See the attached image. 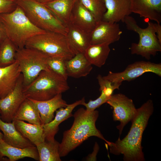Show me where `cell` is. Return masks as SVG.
I'll return each mask as SVG.
<instances>
[{"mask_svg":"<svg viewBox=\"0 0 161 161\" xmlns=\"http://www.w3.org/2000/svg\"><path fill=\"white\" fill-rule=\"evenodd\" d=\"M97 78L100 86L99 90L108 97L110 98L114 90L119 89L121 84L113 83L105 79L100 75H98Z\"/></svg>","mask_w":161,"mask_h":161,"instance_id":"4dcf8cb0","label":"cell"},{"mask_svg":"<svg viewBox=\"0 0 161 161\" xmlns=\"http://www.w3.org/2000/svg\"><path fill=\"white\" fill-rule=\"evenodd\" d=\"M85 102L84 97L72 104H68L65 108H61L55 112L56 115L49 123L43 125L44 137L45 140L53 141L55 136L59 130V126L64 121L73 116L72 112L74 109L79 105H83Z\"/></svg>","mask_w":161,"mask_h":161,"instance_id":"4fadbf2b","label":"cell"},{"mask_svg":"<svg viewBox=\"0 0 161 161\" xmlns=\"http://www.w3.org/2000/svg\"><path fill=\"white\" fill-rule=\"evenodd\" d=\"M2 158L0 157V161L1 160Z\"/></svg>","mask_w":161,"mask_h":161,"instance_id":"f35d334b","label":"cell"},{"mask_svg":"<svg viewBox=\"0 0 161 161\" xmlns=\"http://www.w3.org/2000/svg\"><path fill=\"white\" fill-rule=\"evenodd\" d=\"M93 15L97 22L102 20L106 11L104 0H79Z\"/></svg>","mask_w":161,"mask_h":161,"instance_id":"f1b7e54d","label":"cell"},{"mask_svg":"<svg viewBox=\"0 0 161 161\" xmlns=\"http://www.w3.org/2000/svg\"><path fill=\"white\" fill-rule=\"evenodd\" d=\"M110 98L103 93H101L100 96L95 100H90L88 103L84 102L83 105L86 107V110L88 112H92L95 110L97 108L106 102Z\"/></svg>","mask_w":161,"mask_h":161,"instance_id":"1f68e13d","label":"cell"},{"mask_svg":"<svg viewBox=\"0 0 161 161\" xmlns=\"http://www.w3.org/2000/svg\"><path fill=\"white\" fill-rule=\"evenodd\" d=\"M74 121L71 128L63 133L60 143V157H65L91 136L96 137L105 141L109 146L111 142L105 139L96 126L99 116L96 110L88 112L83 108L79 109L73 115Z\"/></svg>","mask_w":161,"mask_h":161,"instance_id":"7a4b0ae2","label":"cell"},{"mask_svg":"<svg viewBox=\"0 0 161 161\" xmlns=\"http://www.w3.org/2000/svg\"><path fill=\"white\" fill-rule=\"evenodd\" d=\"M60 143L53 141L44 140L35 146L38 151L39 161H61L59 149Z\"/></svg>","mask_w":161,"mask_h":161,"instance_id":"4316f807","label":"cell"},{"mask_svg":"<svg viewBox=\"0 0 161 161\" xmlns=\"http://www.w3.org/2000/svg\"><path fill=\"white\" fill-rule=\"evenodd\" d=\"M17 6L15 0H0V14L10 13Z\"/></svg>","mask_w":161,"mask_h":161,"instance_id":"d6a6232c","label":"cell"},{"mask_svg":"<svg viewBox=\"0 0 161 161\" xmlns=\"http://www.w3.org/2000/svg\"><path fill=\"white\" fill-rule=\"evenodd\" d=\"M31 100L39 112L42 125L51 121L54 118V112L60 108L65 107L68 105L63 99L62 94H58L53 98L46 100Z\"/></svg>","mask_w":161,"mask_h":161,"instance_id":"ac0fdd59","label":"cell"},{"mask_svg":"<svg viewBox=\"0 0 161 161\" xmlns=\"http://www.w3.org/2000/svg\"><path fill=\"white\" fill-rule=\"evenodd\" d=\"M99 149V145L97 142H95L92 153L86 157L87 161H96V156Z\"/></svg>","mask_w":161,"mask_h":161,"instance_id":"836d02e7","label":"cell"},{"mask_svg":"<svg viewBox=\"0 0 161 161\" xmlns=\"http://www.w3.org/2000/svg\"><path fill=\"white\" fill-rule=\"evenodd\" d=\"M78 0H55L44 5L61 22L66 26L70 23L72 13Z\"/></svg>","mask_w":161,"mask_h":161,"instance_id":"603a6c76","label":"cell"},{"mask_svg":"<svg viewBox=\"0 0 161 161\" xmlns=\"http://www.w3.org/2000/svg\"><path fill=\"white\" fill-rule=\"evenodd\" d=\"M13 120L16 129L35 146L45 140L43 125L28 123L21 120Z\"/></svg>","mask_w":161,"mask_h":161,"instance_id":"cb8c5ba5","label":"cell"},{"mask_svg":"<svg viewBox=\"0 0 161 161\" xmlns=\"http://www.w3.org/2000/svg\"><path fill=\"white\" fill-rule=\"evenodd\" d=\"M156 34L158 39L161 43V25L160 23H157Z\"/></svg>","mask_w":161,"mask_h":161,"instance_id":"d590c367","label":"cell"},{"mask_svg":"<svg viewBox=\"0 0 161 161\" xmlns=\"http://www.w3.org/2000/svg\"><path fill=\"white\" fill-rule=\"evenodd\" d=\"M25 47L37 49L49 56L59 57L65 60L75 55L66 36L53 32L47 31L32 37L27 41Z\"/></svg>","mask_w":161,"mask_h":161,"instance_id":"52a82bcc","label":"cell"},{"mask_svg":"<svg viewBox=\"0 0 161 161\" xmlns=\"http://www.w3.org/2000/svg\"><path fill=\"white\" fill-rule=\"evenodd\" d=\"M69 88L67 80L51 70L42 71L29 84L23 86L27 98L37 101L51 99Z\"/></svg>","mask_w":161,"mask_h":161,"instance_id":"277c9868","label":"cell"},{"mask_svg":"<svg viewBox=\"0 0 161 161\" xmlns=\"http://www.w3.org/2000/svg\"><path fill=\"white\" fill-rule=\"evenodd\" d=\"M106 103L113 109L114 120L120 122L117 126L120 135L124 126L135 116L137 109L131 99L121 93L112 94Z\"/></svg>","mask_w":161,"mask_h":161,"instance_id":"30bf717a","label":"cell"},{"mask_svg":"<svg viewBox=\"0 0 161 161\" xmlns=\"http://www.w3.org/2000/svg\"><path fill=\"white\" fill-rule=\"evenodd\" d=\"M41 3L44 4L55 0H34Z\"/></svg>","mask_w":161,"mask_h":161,"instance_id":"8d00e7d4","label":"cell"},{"mask_svg":"<svg viewBox=\"0 0 161 161\" xmlns=\"http://www.w3.org/2000/svg\"><path fill=\"white\" fill-rule=\"evenodd\" d=\"M30 21L37 27L46 31L66 35V26L59 21L43 4L34 0H15Z\"/></svg>","mask_w":161,"mask_h":161,"instance_id":"8992f818","label":"cell"},{"mask_svg":"<svg viewBox=\"0 0 161 161\" xmlns=\"http://www.w3.org/2000/svg\"><path fill=\"white\" fill-rule=\"evenodd\" d=\"M14 120L26 121L32 124L41 125L38 110L33 101L28 98H26L21 105Z\"/></svg>","mask_w":161,"mask_h":161,"instance_id":"484cf974","label":"cell"},{"mask_svg":"<svg viewBox=\"0 0 161 161\" xmlns=\"http://www.w3.org/2000/svg\"><path fill=\"white\" fill-rule=\"evenodd\" d=\"M17 48L7 38L0 43V66H5L14 62Z\"/></svg>","mask_w":161,"mask_h":161,"instance_id":"83f0119b","label":"cell"},{"mask_svg":"<svg viewBox=\"0 0 161 161\" xmlns=\"http://www.w3.org/2000/svg\"><path fill=\"white\" fill-rule=\"evenodd\" d=\"M3 133H1L0 131V140L1 139H2L3 138Z\"/></svg>","mask_w":161,"mask_h":161,"instance_id":"74e56055","label":"cell"},{"mask_svg":"<svg viewBox=\"0 0 161 161\" xmlns=\"http://www.w3.org/2000/svg\"><path fill=\"white\" fill-rule=\"evenodd\" d=\"M67 26L68 32L66 37L72 51L75 55L78 53L84 54L90 44L89 34L71 23Z\"/></svg>","mask_w":161,"mask_h":161,"instance_id":"ffe728a7","label":"cell"},{"mask_svg":"<svg viewBox=\"0 0 161 161\" xmlns=\"http://www.w3.org/2000/svg\"><path fill=\"white\" fill-rule=\"evenodd\" d=\"M110 44L106 43L90 44L84 55L92 65L101 67L106 63L110 51Z\"/></svg>","mask_w":161,"mask_h":161,"instance_id":"d4e9b609","label":"cell"},{"mask_svg":"<svg viewBox=\"0 0 161 161\" xmlns=\"http://www.w3.org/2000/svg\"><path fill=\"white\" fill-rule=\"evenodd\" d=\"M126 28L137 33L139 40L137 43L131 44L130 49L132 54L140 55L147 60L161 51V43L156 35L157 23L148 21V25L142 28L137 24L135 19L130 15L126 16L123 22Z\"/></svg>","mask_w":161,"mask_h":161,"instance_id":"5b68a950","label":"cell"},{"mask_svg":"<svg viewBox=\"0 0 161 161\" xmlns=\"http://www.w3.org/2000/svg\"><path fill=\"white\" fill-rule=\"evenodd\" d=\"M132 13L140 17L161 22V0H130Z\"/></svg>","mask_w":161,"mask_h":161,"instance_id":"5bb4252c","label":"cell"},{"mask_svg":"<svg viewBox=\"0 0 161 161\" xmlns=\"http://www.w3.org/2000/svg\"><path fill=\"white\" fill-rule=\"evenodd\" d=\"M65 66L68 77L75 78L86 76L93 68L83 53L77 54L72 58L66 60Z\"/></svg>","mask_w":161,"mask_h":161,"instance_id":"7402d4cb","label":"cell"},{"mask_svg":"<svg viewBox=\"0 0 161 161\" xmlns=\"http://www.w3.org/2000/svg\"><path fill=\"white\" fill-rule=\"evenodd\" d=\"M49 56L33 48L25 47L17 50L16 60L23 75V86L30 83L42 71L50 70L47 63Z\"/></svg>","mask_w":161,"mask_h":161,"instance_id":"ba28073f","label":"cell"},{"mask_svg":"<svg viewBox=\"0 0 161 161\" xmlns=\"http://www.w3.org/2000/svg\"><path fill=\"white\" fill-rule=\"evenodd\" d=\"M7 38L4 27L0 21V43Z\"/></svg>","mask_w":161,"mask_h":161,"instance_id":"e575fe53","label":"cell"},{"mask_svg":"<svg viewBox=\"0 0 161 161\" xmlns=\"http://www.w3.org/2000/svg\"><path fill=\"white\" fill-rule=\"evenodd\" d=\"M0 21L7 38L18 49L25 47L27 41L30 38L47 31L34 25L18 5L10 13L0 14Z\"/></svg>","mask_w":161,"mask_h":161,"instance_id":"3957f363","label":"cell"},{"mask_svg":"<svg viewBox=\"0 0 161 161\" xmlns=\"http://www.w3.org/2000/svg\"><path fill=\"white\" fill-rule=\"evenodd\" d=\"M154 110L153 102L151 100L137 109L128 133L122 139L119 137L115 143H111L109 146L110 153L115 155L123 154L125 161H145L141 145L142 137Z\"/></svg>","mask_w":161,"mask_h":161,"instance_id":"6da1fadb","label":"cell"},{"mask_svg":"<svg viewBox=\"0 0 161 161\" xmlns=\"http://www.w3.org/2000/svg\"><path fill=\"white\" fill-rule=\"evenodd\" d=\"M106 11L102 20L112 23L123 22L125 18L132 13L130 0H104Z\"/></svg>","mask_w":161,"mask_h":161,"instance_id":"9a60e30c","label":"cell"},{"mask_svg":"<svg viewBox=\"0 0 161 161\" xmlns=\"http://www.w3.org/2000/svg\"><path fill=\"white\" fill-rule=\"evenodd\" d=\"M122 33L117 23L99 21L89 34L90 44L106 43L110 44L119 41Z\"/></svg>","mask_w":161,"mask_h":161,"instance_id":"7c38bea8","label":"cell"},{"mask_svg":"<svg viewBox=\"0 0 161 161\" xmlns=\"http://www.w3.org/2000/svg\"><path fill=\"white\" fill-rule=\"evenodd\" d=\"M0 130L3 134L2 140L10 145L22 148L35 146L16 129L14 120L6 122L1 120L0 116Z\"/></svg>","mask_w":161,"mask_h":161,"instance_id":"44dd1931","label":"cell"},{"mask_svg":"<svg viewBox=\"0 0 161 161\" xmlns=\"http://www.w3.org/2000/svg\"><path fill=\"white\" fill-rule=\"evenodd\" d=\"M97 22L92 13L78 0L72 10L70 23L90 34L95 28Z\"/></svg>","mask_w":161,"mask_h":161,"instance_id":"e0dca14e","label":"cell"},{"mask_svg":"<svg viewBox=\"0 0 161 161\" xmlns=\"http://www.w3.org/2000/svg\"><path fill=\"white\" fill-rule=\"evenodd\" d=\"M23 77L21 74L13 89L6 97L0 99V116L3 121L10 123L21 104L27 98L23 92Z\"/></svg>","mask_w":161,"mask_h":161,"instance_id":"8fae6325","label":"cell"},{"mask_svg":"<svg viewBox=\"0 0 161 161\" xmlns=\"http://www.w3.org/2000/svg\"><path fill=\"white\" fill-rule=\"evenodd\" d=\"M65 61L61 57L49 56L47 63L50 70L67 80L68 76L66 70Z\"/></svg>","mask_w":161,"mask_h":161,"instance_id":"f546056e","label":"cell"},{"mask_svg":"<svg viewBox=\"0 0 161 161\" xmlns=\"http://www.w3.org/2000/svg\"><path fill=\"white\" fill-rule=\"evenodd\" d=\"M146 72H152L161 77V64L148 61H137L128 65L122 72L109 71L107 75L103 77L113 83L122 84L123 81H131Z\"/></svg>","mask_w":161,"mask_h":161,"instance_id":"9c48e42d","label":"cell"},{"mask_svg":"<svg viewBox=\"0 0 161 161\" xmlns=\"http://www.w3.org/2000/svg\"><path fill=\"white\" fill-rule=\"evenodd\" d=\"M0 157H7L10 161H16L25 157H29L39 161L36 147L33 146L22 148L10 145L2 139L0 140Z\"/></svg>","mask_w":161,"mask_h":161,"instance_id":"d6986e66","label":"cell"},{"mask_svg":"<svg viewBox=\"0 0 161 161\" xmlns=\"http://www.w3.org/2000/svg\"><path fill=\"white\" fill-rule=\"evenodd\" d=\"M21 74L18 62L5 66H0V99L10 93L14 88Z\"/></svg>","mask_w":161,"mask_h":161,"instance_id":"2e32d148","label":"cell"}]
</instances>
